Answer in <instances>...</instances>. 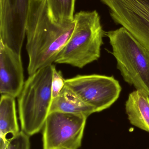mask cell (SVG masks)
Listing matches in <instances>:
<instances>
[{
	"instance_id": "obj_1",
	"label": "cell",
	"mask_w": 149,
	"mask_h": 149,
	"mask_svg": "<svg viewBox=\"0 0 149 149\" xmlns=\"http://www.w3.org/2000/svg\"><path fill=\"white\" fill-rule=\"evenodd\" d=\"M75 25L74 19L61 23L54 22L49 15L45 0L32 1L26 29L29 75L55 63Z\"/></svg>"
},
{
	"instance_id": "obj_2",
	"label": "cell",
	"mask_w": 149,
	"mask_h": 149,
	"mask_svg": "<svg viewBox=\"0 0 149 149\" xmlns=\"http://www.w3.org/2000/svg\"><path fill=\"white\" fill-rule=\"evenodd\" d=\"M74 19L72 34L55 63L83 68L99 58L106 32L96 10L80 11Z\"/></svg>"
},
{
	"instance_id": "obj_3",
	"label": "cell",
	"mask_w": 149,
	"mask_h": 149,
	"mask_svg": "<svg viewBox=\"0 0 149 149\" xmlns=\"http://www.w3.org/2000/svg\"><path fill=\"white\" fill-rule=\"evenodd\" d=\"M53 65L29 75L18 96L21 130L31 136L43 129L50 113Z\"/></svg>"
},
{
	"instance_id": "obj_4",
	"label": "cell",
	"mask_w": 149,
	"mask_h": 149,
	"mask_svg": "<svg viewBox=\"0 0 149 149\" xmlns=\"http://www.w3.org/2000/svg\"><path fill=\"white\" fill-rule=\"evenodd\" d=\"M123 79L149 95V51L122 27L106 32Z\"/></svg>"
},
{
	"instance_id": "obj_5",
	"label": "cell",
	"mask_w": 149,
	"mask_h": 149,
	"mask_svg": "<svg viewBox=\"0 0 149 149\" xmlns=\"http://www.w3.org/2000/svg\"><path fill=\"white\" fill-rule=\"evenodd\" d=\"M87 117L63 112H50L43 128V149H78Z\"/></svg>"
},
{
	"instance_id": "obj_6",
	"label": "cell",
	"mask_w": 149,
	"mask_h": 149,
	"mask_svg": "<svg viewBox=\"0 0 149 149\" xmlns=\"http://www.w3.org/2000/svg\"><path fill=\"white\" fill-rule=\"evenodd\" d=\"M65 83L95 113L110 107L118 100L122 90L113 76L101 74L78 75L66 79Z\"/></svg>"
},
{
	"instance_id": "obj_7",
	"label": "cell",
	"mask_w": 149,
	"mask_h": 149,
	"mask_svg": "<svg viewBox=\"0 0 149 149\" xmlns=\"http://www.w3.org/2000/svg\"><path fill=\"white\" fill-rule=\"evenodd\" d=\"M115 23L127 30L149 51V0H100Z\"/></svg>"
},
{
	"instance_id": "obj_8",
	"label": "cell",
	"mask_w": 149,
	"mask_h": 149,
	"mask_svg": "<svg viewBox=\"0 0 149 149\" xmlns=\"http://www.w3.org/2000/svg\"><path fill=\"white\" fill-rule=\"evenodd\" d=\"M33 0H0V42L21 55Z\"/></svg>"
},
{
	"instance_id": "obj_9",
	"label": "cell",
	"mask_w": 149,
	"mask_h": 149,
	"mask_svg": "<svg viewBox=\"0 0 149 149\" xmlns=\"http://www.w3.org/2000/svg\"><path fill=\"white\" fill-rule=\"evenodd\" d=\"M21 56L0 42V92L15 98L24 85Z\"/></svg>"
},
{
	"instance_id": "obj_10",
	"label": "cell",
	"mask_w": 149,
	"mask_h": 149,
	"mask_svg": "<svg viewBox=\"0 0 149 149\" xmlns=\"http://www.w3.org/2000/svg\"><path fill=\"white\" fill-rule=\"evenodd\" d=\"M126 113L132 125L149 133V95L136 90L130 93L125 105Z\"/></svg>"
},
{
	"instance_id": "obj_11",
	"label": "cell",
	"mask_w": 149,
	"mask_h": 149,
	"mask_svg": "<svg viewBox=\"0 0 149 149\" xmlns=\"http://www.w3.org/2000/svg\"><path fill=\"white\" fill-rule=\"evenodd\" d=\"M55 111L82 115L87 117L95 113L94 108L66 84L59 94L52 99L50 113Z\"/></svg>"
},
{
	"instance_id": "obj_12",
	"label": "cell",
	"mask_w": 149,
	"mask_h": 149,
	"mask_svg": "<svg viewBox=\"0 0 149 149\" xmlns=\"http://www.w3.org/2000/svg\"><path fill=\"white\" fill-rule=\"evenodd\" d=\"M15 99L10 95H1L0 140H6L8 135L14 136L20 132Z\"/></svg>"
},
{
	"instance_id": "obj_13",
	"label": "cell",
	"mask_w": 149,
	"mask_h": 149,
	"mask_svg": "<svg viewBox=\"0 0 149 149\" xmlns=\"http://www.w3.org/2000/svg\"><path fill=\"white\" fill-rule=\"evenodd\" d=\"M50 18L57 23L74 20L75 0H45Z\"/></svg>"
},
{
	"instance_id": "obj_14",
	"label": "cell",
	"mask_w": 149,
	"mask_h": 149,
	"mask_svg": "<svg viewBox=\"0 0 149 149\" xmlns=\"http://www.w3.org/2000/svg\"><path fill=\"white\" fill-rule=\"evenodd\" d=\"M0 149H30V136L23 131L6 140H0Z\"/></svg>"
},
{
	"instance_id": "obj_15",
	"label": "cell",
	"mask_w": 149,
	"mask_h": 149,
	"mask_svg": "<svg viewBox=\"0 0 149 149\" xmlns=\"http://www.w3.org/2000/svg\"><path fill=\"white\" fill-rule=\"evenodd\" d=\"M65 80L64 79L62 72L57 70L53 65L51 81V90L52 99L57 97L60 93L64 86Z\"/></svg>"
}]
</instances>
